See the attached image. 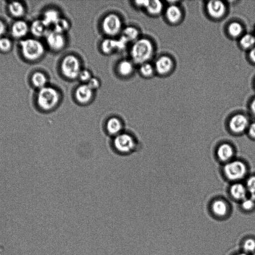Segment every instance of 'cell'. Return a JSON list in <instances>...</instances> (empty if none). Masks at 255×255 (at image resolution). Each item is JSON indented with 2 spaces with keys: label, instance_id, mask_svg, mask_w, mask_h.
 Segmentation results:
<instances>
[{
  "label": "cell",
  "instance_id": "20",
  "mask_svg": "<svg viewBox=\"0 0 255 255\" xmlns=\"http://www.w3.org/2000/svg\"><path fill=\"white\" fill-rule=\"evenodd\" d=\"M31 81L32 85L39 90L47 86V79L44 73L37 71L32 75Z\"/></svg>",
  "mask_w": 255,
  "mask_h": 255
},
{
  "label": "cell",
  "instance_id": "26",
  "mask_svg": "<svg viewBox=\"0 0 255 255\" xmlns=\"http://www.w3.org/2000/svg\"><path fill=\"white\" fill-rule=\"evenodd\" d=\"M248 196L255 200V174L249 175L245 179Z\"/></svg>",
  "mask_w": 255,
  "mask_h": 255
},
{
  "label": "cell",
  "instance_id": "25",
  "mask_svg": "<svg viewBox=\"0 0 255 255\" xmlns=\"http://www.w3.org/2000/svg\"><path fill=\"white\" fill-rule=\"evenodd\" d=\"M118 71L120 74L124 76L130 75L133 71L132 63L127 60H122L118 65Z\"/></svg>",
  "mask_w": 255,
  "mask_h": 255
},
{
  "label": "cell",
  "instance_id": "6",
  "mask_svg": "<svg viewBox=\"0 0 255 255\" xmlns=\"http://www.w3.org/2000/svg\"><path fill=\"white\" fill-rule=\"evenodd\" d=\"M250 123L248 116L243 114L238 113L230 118L227 127L229 131L233 134L240 135L246 133Z\"/></svg>",
  "mask_w": 255,
  "mask_h": 255
},
{
  "label": "cell",
  "instance_id": "7",
  "mask_svg": "<svg viewBox=\"0 0 255 255\" xmlns=\"http://www.w3.org/2000/svg\"><path fill=\"white\" fill-rule=\"evenodd\" d=\"M61 69L63 74L67 78L75 79L78 77L81 71L80 61L74 55H67L62 61Z\"/></svg>",
  "mask_w": 255,
  "mask_h": 255
},
{
  "label": "cell",
  "instance_id": "39",
  "mask_svg": "<svg viewBox=\"0 0 255 255\" xmlns=\"http://www.w3.org/2000/svg\"><path fill=\"white\" fill-rule=\"evenodd\" d=\"M250 109L253 115L255 117V99L252 101L250 106Z\"/></svg>",
  "mask_w": 255,
  "mask_h": 255
},
{
  "label": "cell",
  "instance_id": "31",
  "mask_svg": "<svg viewBox=\"0 0 255 255\" xmlns=\"http://www.w3.org/2000/svg\"><path fill=\"white\" fill-rule=\"evenodd\" d=\"M228 30L231 35L236 37L242 33V27L239 23L233 22L229 25Z\"/></svg>",
  "mask_w": 255,
  "mask_h": 255
},
{
  "label": "cell",
  "instance_id": "38",
  "mask_svg": "<svg viewBox=\"0 0 255 255\" xmlns=\"http://www.w3.org/2000/svg\"><path fill=\"white\" fill-rule=\"evenodd\" d=\"M6 31V25L4 22L0 19V38L2 37Z\"/></svg>",
  "mask_w": 255,
  "mask_h": 255
},
{
  "label": "cell",
  "instance_id": "8",
  "mask_svg": "<svg viewBox=\"0 0 255 255\" xmlns=\"http://www.w3.org/2000/svg\"><path fill=\"white\" fill-rule=\"evenodd\" d=\"M104 32L110 36L118 34L122 28V21L118 15L111 13L107 15L102 22Z\"/></svg>",
  "mask_w": 255,
  "mask_h": 255
},
{
  "label": "cell",
  "instance_id": "4",
  "mask_svg": "<svg viewBox=\"0 0 255 255\" xmlns=\"http://www.w3.org/2000/svg\"><path fill=\"white\" fill-rule=\"evenodd\" d=\"M21 53L23 57L30 61L40 59L44 54L45 48L43 44L35 38H26L19 42Z\"/></svg>",
  "mask_w": 255,
  "mask_h": 255
},
{
  "label": "cell",
  "instance_id": "3",
  "mask_svg": "<svg viewBox=\"0 0 255 255\" xmlns=\"http://www.w3.org/2000/svg\"><path fill=\"white\" fill-rule=\"evenodd\" d=\"M153 47L151 41L146 38L136 40L131 47L130 55L133 61L137 64L147 62L153 54Z\"/></svg>",
  "mask_w": 255,
  "mask_h": 255
},
{
  "label": "cell",
  "instance_id": "32",
  "mask_svg": "<svg viewBox=\"0 0 255 255\" xmlns=\"http://www.w3.org/2000/svg\"><path fill=\"white\" fill-rule=\"evenodd\" d=\"M241 208L246 211H249L255 207V200L250 197H247L240 202Z\"/></svg>",
  "mask_w": 255,
  "mask_h": 255
},
{
  "label": "cell",
  "instance_id": "1",
  "mask_svg": "<svg viewBox=\"0 0 255 255\" xmlns=\"http://www.w3.org/2000/svg\"><path fill=\"white\" fill-rule=\"evenodd\" d=\"M222 171L225 178L231 183L242 182L249 176L248 164L244 160L236 158L223 164Z\"/></svg>",
  "mask_w": 255,
  "mask_h": 255
},
{
  "label": "cell",
  "instance_id": "12",
  "mask_svg": "<svg viewBox=\"0 0 255 255\" xmlns=\"http://www.w3.org/2000/svg\"><path fill=\"white\" fill-rule=\"evenodd\" d=\"M124 124L123 121L117 117L109 118L105 124V130L107 133L113 137L123 132Z\"/></svg>",
  "mask_w": 255,
  "mask_h": 255
},
{
  "label": "cell",
  "instance_id": "36",
  "mask_svg": "<svg viewBox=\"0 0 255 255\" xmlns=\"http://www.w3.org/2000/svg\"><path fill=\"white\" fill-rule=\"evenodd\" d=\"M246 133L251 139L255 140V122H251Z\"/></svg>",
  "mask_w": 255,
  "mask_h": 255
},
{
  "label": "cell",
  "instance_id": "11",
  "mask_svg": "<svg viewBox=\"0 0 255 255\" xmlns=\"http://www.w3.org/2000/svg\"><path fill=\"white\" fill-rule=\"evenodd\" d=\"M228 192L233 200L239 202H241L248 197L247 188L243 181L231 183Z\"/></svg>",
  "mask_w": 255,
  "mask_h": 255
},
{
  "label": "cell",
  "instance_id": "28",
  "mask_svg": "<svg viewBox=\"0 0 255 255\" xmlns=\"http://www.w3.org/2000/svg\"><path fill=\"white\" fill-rule=\"evenodd\" d=\"M53 30L59 33L63 34L69 28L68 20L64 18H60L53 26Z\"/></svg>",
  "mask_w": 255,
  "mask_h": 255
},
{
  "label": "cell",
  "instance_id": "23",
  "mask_svg": "<svg viewBox=\"0 0 255 255\" xmlns=\"http://www.w3.org/2000/svg\"><path fill=\"white\" fill-rule=\"evenodd\" d=\"M101 49L105 54H110L115 50H119L117 40L105 39L102 42Z\"/></svg>",
  "mask_w": 255,
  "mask_h": 255
},
{
  "label": "cell",
  "instance_id": "30",
  "mask_svg": "<svg viewBox=\"0 0 255 255\" xmlns=\"http://www.w3.org/2000/svg\"><path fill=\"white\" fill-rule=\"evenodd\" d=\"M154 69L150 63L147 62L140 64L139 72L144 77H149L153 73Z\"/></svg>",
  "mask_w": 255,
  "mask_h": 255
},
{
  "label": "cell",
  "instance_id": "17",
  "mask_svg": "<svg viewBox=\"0 0 255 255\" xmlns=\"http://www.w3.org/2000/svg\"><path fill=\"white\" fill-rule=\"evenodd\" d=\"M172 64V61L169 57L162 56L156 60L155 67L158 73L164 74L171 69Z\"/></svg>",
  "mask_w": 255,
  "mask_h": 255
},
{
  "label": "cell",
  "instance_id": "9",
  "mask_svg": "<svg viewBox=\"0 0 255 255\" xmlns=\"http://www.w3.org/2000/svg\"><path fill=\"white\" fill-rule=\"evenodd\" d=\"M217 159L223 164L235 158L236 149L233 145L229 142L220 143L216 149Z\"/></svg>",
  "mask_w": 255,
  "mask_h": 255
},
{
  "label": "cell",
  "instance_id": "40",
  "mask_svg": "<svg viewBox=\"0 0 255 255\" xmlns=\"http://www.w3.org/2000/svg\"><path fill=\"white\" fill-rule=\"evenodd\" d=\"M250 57L252 60L255 63V47L253 48L250 52Z\"/></svg>",
  "mask_w": 255,
  "mask_h": 255
},
{
  "label": "cell",
  "instance_id": "15",
  "mask_svg": "<svg viewBox=\"0 0 255 255\" xmlns=\"http://www.w3.org/2000/svg\"><path fill=\"white\" fill-rule=\"evenodd\" d=\"M209 14L214 18H219L223 15L225 11L224 3L220 0H211L207 5Z\"/></svg>",
  "mask_w": 255,
  "mask_h": 255
},
{
  "label": "cell",
  "instance_id": "29",
  "mask_svg": "<svg viewBox=\"0 0 255 255\" xmlns=\"http://www.w3.org/2000/svg\"><path fill=\"white\" fill-rule=\"evenodd\" d=\"M255 43V37L252 34H246L241 39L240 44L245 48L252 47Z\"/></svg>",
  "mask_w": 255,
  "mask_h": 255
},
{
  "label": "cell",
  "instance_id": "27",
  "mask_svg": "<svg viewBox=\"0 0 255 255\" xmlns=\"http://www.w3.org/2000/svg\"><path fill=\"white\" fill-rule=\"evenodd\" d=\"M138 30L134 27L128 26L123 31L122 36L128 41L135 40L138 36Z\"/></svg>",
  "mask_w": 255,
  "mask_h": 255
},
{
  "label": "cell",
  "instance_id": "2",
  "mask_svg": "<svg viewBox=\"0 0 255 255\" xmlns=\"http://www.w3.org/2000/svg\"><path fill=\"white\" fill-rule=\"evenodd\" d=\"M59 100L58 92L55 88L47 86L38 90L36 99L37 107L44 112H50L54 109Z\"/></svg>",
  "mask_w": 255,
  "mask_h": 255
},
{
  "label": "cell",
  "instance_id": "35",
  "mask_svg": "<svg viewBox=\"0 0 255 255\" xmlns=\"http://www.w3.org/2000/svg\"><path fill=\"white\" fill-rule=\"evenodd\" d=\"M78 78L79 79L83 82L88 83V81L92 78L90 72L87 70L84 69L81 70L80 71Z\"/></svg>",
  "mask_w": 255,
  "mask_h": 255
},
{
  "label": "cell",
  "instance_id": "16",
  "mask_svg": "<svg viewBox=\"0 0 255 255\" xmlns=\"http://www.w3.org/2000/svg\"><path fill=\"white\" fill-rule=\"evenodd\" d=\"M213 213L216 216H225L228 211V204L225 199L218 198L213 200L211 205Z\"/></svg>",
  "mask_w": 255,
  "mask_h": 255
},
{
  "label": "cell",
  "instance_id": "22",
  "mask_svg": "<svg viewBox=\"0 0 255 255\" xmlns=\"http://www.w3.org/2000/svg\"><path fill=\"white\" fill-rule=\"evenodd\" d=\"M166 15L170 22L175 23L180 19L181 12L179 7L175 5H171L167 8Z\"/></svg>",
  "mask_w": 255,
  "mask_h": 255
},
{
  "label": "cell",
  "instance_id": "14",
  "mask_svg": "<svg viewBox=\"0 0 255 255\" xmlns=\"http://www.w3.org/2000/svg\"><path fill=\"white\" fill-rule=\"evenodd\" d=\"M29 31L28 24L23 20H18L15 21L11 27V34L16 38H21L24 37Z\"/></svg>",
  "mask_w": 255,
  "mask_h": 255
},
{
  "label": "cell",
  "instance_id": "33",
  "mask_svg": "<svg viewBox=\"0 0 255 255\" xmlns=\"http://www.w3.org/2000/svg\"><path fill=\"white\" fill-rule=\"evenodd\" d=\"M12 48V42L7 37L0 38V51L6 53L9 52Z\"/></svg>",
  "mask_w": 255,
  "mask_h": 255
},
{
  "label": "cell",
  "instance_id": "42",
  "mask_svg": "<svg viewBox=\"0 0 255 255\" xmlns=\"http://www.w3.org/2000/svg\"><path fill=\"white\" fill-rule=\"evenodd\" d=\"M237 255H247V254H245V253H241V254H238Z\"/></svg>",
  "mask_w": 255,
  "mask_h": 255
},
{
  "label": "cell",
  "instance_id": "37",
  "mask_svg": "<svg viewBox=\"0 0 255 255\" xmlns=\"http://www.w3.org/2000/svg\"><path fill=\"white\" fill-rule=\"evenodd\" d=\"M87 85L93 90L98 89L100 86V82L99 80L94 77H92L87 83Z\"/></svg>",
  "mask_w": 255,
  "mask_h": 255
},
{
  "label": "cell",
  "instance_id": "34",
  "mask_svg": "<svg viewBox=\"0 0 255 255\" xmlns=\"http://www.w3.org/2000/svg\"><path fill=\"white\" fill-rule=\"evenodd\" d=\"M243 248L247 253H252L255 250V241L252 239L247 240L243 245Z\"/></svg>",
  "mask_w": 255,
  "mask_h": 255
},
{
  "label": "cell",
  "instance_id": "5",
  "mask_svg": "<svg viewBox=\"0 0 255 255\" xmlns=\"http://www.w3.org/2000/svg\"><path fill=\"white\" fill-rule=\"evenodd\" d=\"M112 145L117 152L122 155L130 154L136 148V139L131 133L124 131L113 137Z\"/></svg>",
  "mask_w": 255,
  "mask_h": 255
},
{
  "label": "cell",
  "instance_id": "10",
  "mask_svg": "<svg viewBox=\"0 0 255 255\" xmlns=\"http://www.w3.org/2000/svg\"><path fill=\"white\" fill-rule=\"evenodd\" d=\"M48 47L54 51L61 50L65 45V39L63 34L52 30H48L45 35Z\"/></svg>",
  "mask_w": 255,
  "mask_h": 255
},
{
  "label": "cell",
  "instance_id": "24",
  "mask_svg": "<svg viewBox=\"0 0 255 255\" xmlns=\"http://www.w3.org/2000/svg\"><path fill=\"white\" fill-rule=\"evenodd\" d=\"M162 2L158 0H147L145 7L147 12L152 15L159 14L162 9Z\"/></svg>",
  "mask_w": 255,
  "mask_h": 255
},
{
  "label": "cell",
  "instance_id": "13",
  "mask_svg": "<svg viewBox=\"0 0 255 255\" xmlns=\"http://www.w3.org/2000/svg\"><path fill=\"white\" fill-rule=\"evenodd\" d=\"M75 98L81 104H87L89 103L93 96V90L87 84H82L76 90Z\"/></svg>",
  "mask_w": 255,
  "mask_h": 255
},
{
  "label": "cell",
  "instance_id": "19",
  "mask_svg": "<svg viewBox=\"0 0 255 255\" xmlns=\"http://www.w3.org/2000/svg\"><path fill=\"white\" fill-rule=\"evenodd\" d=\"M29 30L34 36L37 37L45 36L48 31L41 19L33 21L29 27Z\"/></svg>",
  "mask_w": 255,
  "mask_h": 255
},
{
  "label": "cell",
  "instance_id": "21",
  "mask_svg": "<svg viewBox=\"0 0 255 255\" xmlns=\"http://www.w3.org/2000/svg\"><path fill=\"white\" fill-rule=\"evenodd\" d=\"M8 9L9 13L14 17H22L25 13L24 5L19 1H12L9 3Z\"/></svg>",
  "mask_w": 255,
  "mask_h": 255
},
{
  "label": "cell",
  "instance_id": "41",
  "mask_svg": "<svg viewBox=\"0 0 255 255\" xmlns=\"http://www.w3.org/2000/svg\"><path fill=\"white\" fill-rule=\"evenodd\" d=\"M4 250V248L3 245L0 244V255H2V253Z\"/></svg>",
  "mask_w": 255,
  "mask_h": 255
},
{
  "label": "cell",
  "instance_id": "18",
  "mask_svg": "<svg viewBox=\"0 0 255 255\" xmlns=\"http://www.w3.org/2000/svg\"><path fill=\"white\" fill-rule=\"evenodd\" d=\"M60 18L59 13L56 10L49 9L45 11L41 20L48 28L51 26H53Z\"/></svg>",
  "mask_w": 255,
  "mask_h": 255
}]
</instances>
